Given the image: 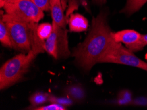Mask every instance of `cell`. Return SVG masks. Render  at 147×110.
<instances>
[{"label":"cell","mask_w":147,"mask_h":110,"mask_svg":"<svg viewBox=\"0 0 147 110\" xmlns=\"http://www.w3.org/2000/svg\"><path fill=\"white\" fill-rule=\"evenodd\" d=\"M107 19L108 13L105 11L93 17L87 36L73 51L75 63L84 70L89 71L98 63L100 56L112 41V32Z\"/></svg>","instance_id":"cell-1"},{"label":"cell","mask_w":147,"mask_h":110,"mask_svg":"<svg viewBox=\"0 0 147 110\" xmlns=\"http://www.w3.org/2000/svg\"><path fill=\"white\" fill-rule=\"evenodd\" d=\"M1 19L8 28L13 48L26 53L32 49L39 53L45 51V41L38 35L37 23L17 19L7 13Z\"/></svg>","instance_id":"cell-2"},{"label":"cell","mask_w":147,"mask_h":110,"mask_svg":"<svg viewBox=\"0 0 147 110\" xmlns=\"http://www.w3.org/2000/svg\"><path fill=\"white\" fill-rule=\"evenodd\" d=\"M38 54L32 49L27 53H20L5 63L0 69V89L7 88L19 82Z\"/></svg>","instance_id":"cell-3"},{"label":"cell","mask_w":147,"mask_h":110,"mask_svg":"<svg viewBox=\"0 0 147 110\" xmlns=\"http://www.w3.org/2000/svg\"><path fill=\"white\" fill-rule=\"evenodd\" d=\"M98 63H110L137 67L147 71V63L137 57L129 49L112 40L98 59Z\"/></svg>","instance_id":"cell-4"},{"label":"cell","mask_w":147,"mask_h":110,"mask_svg":"<svg viewBox=\"0 0 147 110\" xmlns=\"http://www.w3.org/2000/svg\"><path fill=\"white\" fill-rule=\"evenodd\" d=\"M53 31L44 43L45 51L55 59H65L70 55L67 30L52 22Z\"/></svg>","instance_id":"cell-5"},{"label":"cell","mask_w":147,"mask_h":110,"mask_svg":"<svg viewBox=\"0 0 147 110\" xmlns=\"http://www.w3.org/2000/svg\"><path fill=\"white\" fill-rule=\"evenodd\" d=\"M3 8L7 14L28 22L38 23L44 16V11L33 0H20L16 3L5 5Z\"/></svg>","instance_id":"cell-6"},{"label":"cell","mask_w":147,"mask_h":110,"mask_svg":"<svg viewBox=\"0 0 147 110\" xmlns=\"http://www.w3.org/2000/svg\"><path fill=\"white\" fill-rule=\"evenodd\" d=\"M141 36L142 34L137 31L130 29H126V30L112 33V38L114 41L125 44L127 46V48L129 50L139 41Z\"/></svg>","instance_id":"cell-7"},{"label":"cell","mask_w":147,"mask_h":110,"mask_svg":"<svg viewBox=\"0 0 147 110\" xmlns=\"http://www.w3.org/2000/svg\"><path fill=\"white\" fill-rule=\"evenodd\" d=\"M50 6L52 22L63 28H65L69 19L64 14V10L61 0H50Z\"/></svg>","instance_id":"cell-8"},{"label":"cell","mask_w":147,"mask_h":110,"mask_svg":"<svg viewBox=\"0 0 147 110\" xmlns=\"http://www.w3.org/2000/svg\"><path fill=\"white\" fill-rule=\"evenodd\" d=\"M68 24L71 32H81L87 30L88 28L87 19L79 13H72L69 17Z\"/></svg>","instance_id":"cell-9"},{"label":"cell","mask_w":147,"mask_h":110,"mask_svg":"<svg viewBox=\"0 0 147 110\" xmlns=\"http://www.w3.org/2000/svg\"><path fill=\"white\" fill-rule=\"evenodd\" d=\"M64 92L75 102H82L86 97V92L81 84H73L64 89Z\"/></svg>","instance_id":"cell-10"},{"label":"cell","mask_w":147,"mask_h":110,"mask_svg":"<svg viewBox=\"0 0 147 110\" xmlns=\"http://www.w3.org/2000/svg\"><path fill=\"white\" fill-rule=\"evenodd\" d=\"M147 0H126L125 6L120 12L127 15H131L142 7Z\"/></svg>","instance_id":"cell-11"},{"label":"cell","mask_w":147,"mask_h":110,"mask_svg":"<svg viewBox=\"0 0 147 110\" xmlns=\"http://www.w3.org/2000/svg\"><path fill=\"white\" fill-rule=\"evenodd\" d=\"M50 94L42 92H37L33 94L29 98L30 102L33 107H38L39 105H44L46 103L49 102Z\"/></svg>","instance_id":"cell-12"},{"label":"cell","mask_w":147,"mask_h":110,"mask_svg":"<svg viewBox=\"0 0 147 110\" xmlns=\"http://www.w3.org/2000/svg\"><path fill=\"white\" fill-rule=\"evenodd\" d=\"M0 42L3 46L13 48L12 42L11 40L9 32L5 22L1 18L0 20Z\"/></svg>","instance_id":"cell-13"},{"label":"cell","mask_w":147,"mask_h":110,"mask_svg":"<svg viewBox=\"0 0 147 110\" xmlns=\"http://www.w3.org/2000/svg\"><path fill=\"white\" fill-rule=\"evenodd\" d=\"M63 9L66 10V16L69 17L72 14L73 11L77 9L80 4L82 3V0H61Z\"/></svg>","instance_id":"cell-14"},{"label":"cell","mask_w":147,"mask_h":110,"mask_svg":"<svg viewBox=\"0 0 147 110\" xmlns=\"http://www.w3.org/2000/svg\"><path fill=\"white\" fill-rule=\"evenodd\" d=\"M38 35L40 38L46 41L49 36L51 35L53 31L52 23H48V22H44L39 25H38Z\"/></svg>","instance_id":"cell-15"},{"label":"cell","mask_w":147,"mask_h":110,"mask_svg":"<svg viewBox=\"0 0 147 110\" xmlns=\"http://www.w3.org/2000/svg\"><path fill=\"white\" fill-rule=\"evenodd\" d=\"M133 100L132 93L128 90H123L118 94L117 104L120 105H131Z\"/></svg>","instance_id":"cell-16"},{"label":"cell","mask_w":147,"mask_h":110,"mask_svg":"<svg viewBox=\"0 0 147 110\" xmlns=\"http://www.w3.org/2000/svg\"><path fill=\"white\" fill-rule=\"evenodd\" d=\"M49 102L57 104L67 107L68 106L72 105L75 102L68 96H66V97H57V96H55L50 94V98H49Z\"/></svg>","instance_id":"cell-17"},{"label":"cell","mask_w":147,"mask_h":110,"mask_svg":"<svg viewBox=\"0 0 147 110\" xmlns=\"http://www.w3.org/2000/svg\"><path fill=\"white\" fill-rule=\"evenodd\" d=\"M33 109L36 110H66L67 107L63 106V105L54 104V103H50L49 105H43V106H38L35 107Z\"/></svg>","instance_id":"cell-18"},{"label":"cell","mask_w":147,"mask_h":110,"mask_svg":"<svg viewBox=\"0 0 147 110\" xmlns=\"http://www.w3.org/2000/svg\"><path fill=\"white\" fill-rule=\"evenodd\" d=\"M146 45H147V34H146L142 35L141 39L139 40V41L130 50L132 51L133 52H134V51H140L142 50L144 47L146 46Z\"/></svg>","instance_id":"cell-19"},{"label":"cell","mask_w":147,"mask_h":110,"mask_svg":"<svg viewBox=\"0 0 147 110\" xmlns=\"http://www.w3.org/2000/svg\"><path fill=\"white\" fill-rule=\"evenodd\" d=\"M33 1L44 11H48L50 9V0H33Z\"/></svg>","instance_id":"cell-20"},{"label":"cell","mask_w":147,"mask_h":110,"mask_svg":"<svg viewBox=\"0 0 147 110\" xmlns=\"http://www.w3.org/2000/svg\"><path fill=\"white\" fill-rule=\"evenodd\" d=\"M131 105H137V106H146L147 107V97H137L133 100Z\"/></svg>","instance_id":"cell-21"},{"label":"cell","mask_w":147,"mask_h":110,"mask_svg":"<svg viewBox=\"0 0 147 110\" xmlns=\"http://www.w3.org/2000/svg\"><path fill=\"white\" fill-rule=\"evenodd\" d=\"M19 1H20V0H0V6H1V8H3V7L5 5L16 3Z\"/></svg>","instance_id":"cell-22"},{"label":"cell","mask_w":147,"mask_h":110,"mask_svg":"<svg viewBox=\"0 0 147 110\" xmlns=\"http://www.w3.org/2000/svg\"><path fill=\"white\" fill-rule=\"evenodd\" d=\"M106 2V0H92V3L97 5H103Z\"/></svg>","instance_id":"cell-23"}]
</instances>
